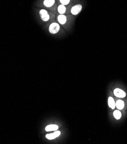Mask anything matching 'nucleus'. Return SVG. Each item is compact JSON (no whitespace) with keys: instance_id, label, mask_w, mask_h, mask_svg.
<instances>
[{"instance_id":"obj_1","label":"nucleus","mask_w":127,"mask_h":144,"mask_svg":"<svg viewBox=\"0 0 127 144\" xmlns=\"http://www.w3.org/2000/svg\"><path fill=\"white\" fill-rule=\"evenodd\" d=\"M60 29V27L59 24L56 23H53L49 26V30L50 33H51L52 34H56L57 33H58V32H59Z\"/></svg>"},{"instance_id":"obj_2","label":"nucleus","mask_w":127,"mask_h":144,"mask_svg":"<svg viewBox=\"0 0 127 144\" xmlns=\"http://www.w3.org/2000/svg\"><path fill=\"white\" fill-rule=\"evenodd\" d=\"M114 95L118 98H125L126 96V93L123 90L120 89H116L113 91Z\"/></svg>"},{"instance_id":"obj_3","label":"nucleus","mask_w":127,"mask_h":144,"mask_svg":"<svg viewBox=\"0 0 127 144\" xmlns=\"http://www.w3.org/2000/svg\"><path fill=\"white\" fill-rule=\"evenodd\" d=\"M82 8V5L80 4L76 5L71 9V13L73 15H77L81 11Z\"/></svg>"},{"instance_id":"obj_4","label":"nucleus","mask_w":127,"mask_h":144,"mask_svg":"<svg viewBox=\"0 0 127 144\" xmlns=\"http://www.w3.org/2000/svg\"><path fill=\"white\" fill-rule=\"evenodd\" d=\"M60 134H61V132H60V131L56 130L53 133L46 134V138L48 140H53L55 138H56L57 137H59L60 136Z\"/></svg>"},{"instance_id":"obj_5","label":"nucleus","mask_w":127,"mask_h":144,"mask_svg":"<svg viewBox=\"0 0 127 144\" xmlns=\"http://www.w3.org/2000/svg\"><path fill=\"white\" fill-rule=\"evenodd\" d=\"M40 14L41 18H42V20L44 21H47L49 20V16L48 13H47L46 11L44 10V9H42V10H41L40 12Z\"/></svg>"},{"instance_id":"obj_6","label":"nucleus","mask_w":127,"mask_h":144,"mask_svg":"<svg viewBox=\"0 0 127 144\" xmlns=\"http://www.w3.org/2000/svg\"><path fill=\"white\" fill-rule=\"evenodd\" d=\"M59 129V126L56 125L51 124L45 127V130L46 131H56Z\"/></svg>"},{"instance_id":"obj_7","label":"nucleus","mask_w":127,"mask_h":144,"mask_svg":"<svg viewBox=\"0 0 127 144\" xmlns=\"http://www.w3.org/2000/svg\"><path fill=\"white\" fill-rule=\"evenodd\" d=\"M108 106L110 109H115L116 107V102L112 97H109L108 100Z\"/></svg>"},{"instance_id":"obj_8","label":"nucleus","mask_w":127,"mask_h":144,"mask_svg":"<svg viewBox=\"0 0 127 144\" xmlns=\"http://www.w3.org/2000/svg\"><path fill=\"white\" fill-rule=\"evenodd\" d=\"M116 107L118 110H122L124 107V102L121 100H118L116 102Z\"/></svg>"},{"instance_id":"obj_9","label":"nucleus","mask_w":127,"mask_h":144,"mask_svg":"<svg viewBox=\"0 0 127 144\" xmlns=\"http://www.w3.org/2000/svg\"><path fill=\"white\" fill-rule=\"evenodd\" d=\"M58 21H59L60 24H64L66 22V17L65 16L64 14L60 15L58 17Z\"/></svg>"},{"instance_id":"obj_10","label":"nucleus","mask_w":127,"mask_h":144,"mask_svg":"<svg viewBox=\"0 0 127 144\" xmlns=\"http://www.w3.org/2000/svg\"><path fill=\"white\" fill-rule=\"evenodd\" d=\"M55 0H45L44 1V4L46 7H51L55 4Z\"/></svg>"},{"instance_id":"obj_11","label":"nucleus","mask_w":127,"mask_h":144,"mask_svg":"<svg viewBox=\"0 0 127 144\" xmlns=\"http://www.w3.org/2000/svg\"><path fill=\"white\" fill-rule=\"evenodd\" d=\"M66 11V8L64 5H59V7H58V12L61 14H63L65 13V12Z\"/></svg>"},{"instance_id":"obj_12","label":"nucleus","mask_w":127,"mask_h":144,"mask_svg":"<svg viewBox=\"0 0 127 144\" xmlns=\"http://www.w3.org/2000/svg\"><path fill=\"white\" fill-rule=\"evenodd\" d=\"M121 112L119 110H115L113 112V116L116 120H120L121 117Z\"/></svg>"},{"instance_id":"obj_13","label":"nucleus","mask_w":127,"mask_h":144,"mask_svg":"<svg viewBox=\"0 0 127 144\" xmlns=\"http://www.w3.org/2000/svg\"><path fill=\"white\" fill-rule=\"evenodd\" d=\"M60 1L62 5H68L69 4L70 2V0H60Z\"/></svg>"}]
</instances>
